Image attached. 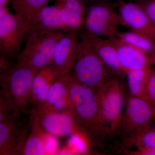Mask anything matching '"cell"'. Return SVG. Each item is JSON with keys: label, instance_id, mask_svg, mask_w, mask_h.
Here are the masks:
<instances>
[{"label": "cell", "instance_id": "6da1fadb", "mask_svg": "<svg viewBox=\"0 0 155 155\" xmlns=\"http://www.w3.org/2000/svg\"><path fill=\"white\" fill-rule=\"evenodd\" d=\"M109 72L90 45L80 38L69 74L79 83L96 91L110 79Z\"/></svg>", "mask_w": 155, "mask_h": 155}, {"label": "cell", "instance_id": "7a4b0ae2", "mask_svg": "<svg viewBox=\"0 0 155 155\" xmlns=\"http://www.w3.org/2000/svg\"><path fill=\"white\" fill-rule=\"evenodd\" d=\"M66 32H28L24 46L16 57L17 63L37 71L51 66L56 45Z\"/></svg>", "mask_w": 155, "mask_h": 155}, {"label": "cell", "instance_id": "3957f363", "mask_svg": "<svg viewBox=\"0 0 155 155\" xmlns=\"http://www.w3.org/2000/svg\"><path fill=\"white\" fill-rule=\"evenodd\" d=\"M37 72L26 65L17 63L1 73L2 96L19 110L25 107L32 99V83Z\"/></svg>", "mask_w": 155, "mask_h": 155}, {"label": "cell", "instance_id": "277c9868", "mask_svg": "<svg viewBox=\"0 0 155 155\" xmlns=\"http://www.w3.org/2000/svg\"><path fill=\"white\" fill-rule=\"evenodd\" d=\"M72 111L77 120L87 127L102 125L96 91L67 75Z\"/></svg>", "mask_w": 155, "mask_h": 155}, {"label": "cell", "instance_id": "5b68a950", "mask_svg": "<svg viewBox=\"0 0 155 155\" xmlns=\"http://www.w3.org/2000/svg\"><path fill=\"white\" fill-rule=\"evenodd\" d=\"M27 28L25 22L8 7L0 8L1 56L9 58L17 57L25 42Z\"/></svg>", "mask_w": 155, "mask_h": 155}, {"label": "cell", "instance_id": "8992f818", "mask_svg": "<svg viewBox=\"0 0 155 155\" xmlns=\"http://www.w3.org/2000/svg\"><path fill=\"white\" fill-rule=\"evenodd\" d=\"M121 25L117 9L107 2L97 3L87 8L84 31L107 38L115 37Z\"/></svg>", "mask_w": 155, "mask_h": 155}, {"label": "cell", "instance_id": "52a82bcc", "mask_svg": "<svg viewBox=\"0 0 155 155\" xmlns=\"http://www.w3.org/2000/svg\"><path fill=\"white\" fill-rule=\"evenodd\" d=\"M122 87L118 79H109L96 91L102 124L115 126L121 119L124 104Z\"/></svg>", "mask_w": 155, "mask_h": 155}, {"label": "cell", "instance_id": "ba28073f", "mask_svg": "<svg viewBox=\"0 0 155 155\" xmlns=\"http://www.w3.org/2000/svg\"><path fill=\"white\" fill-rule=\"evenodd\" d=\"M116 5L121 25L148 37L155 42V26L138 3L119 0Z\"/></svg>", "mask_w": 155, "mask_h": 155}, {"label": "cell", "instance_id": "9c48e42d", "mask_svg": "<svg viewBox=\"0 0 155 155\" xmlns=\"http://www.w3.org/2000/svg\"><path fill=\"white\" fill-rule=\"evenodd\" d=\"M35 116L45 132L57 137L69 136L80 130L76 123L77 119L71 111L39 109Z\"/></svg>", "mask_w": 155, "mask_h": 155}, {"label": "cell", "instance_id": "30bf717a", "mask_svg": "<svg viewBox=\"0 0 155 155\" xmlns=\"http://www.w3.org/2000/svg\"><path fill=\"white\" fill-rule=\"evenodd\" d=\"M80 41L77 32L67 31L56 45L51 65L60 75L71 72Z\"/></svg>", "mask_w": 155, "mask_h": 155}, {"label": "cell", "instance_id": "8fae6325", "mask_svg": "<svg viewBox=\"0 0 155 155\" xmlns=\"http://www.w3.org/2000/svg\"><path fill=\"white\" fill-rule=\"evenodd\" d=\"M155 118V108L144 97L131 96L126 104L125 123L129 130L148 127Z\"/></svg>", "mask_w": 155, "mask_h": 155}, {"label": "cell", "instance_id": "7c38bea8", "mask_svg": "<svg viewBox=\"0 0 155 155\" xmlns=\"http://www.w3.org/2000/svg\"><path fill=\"white\" fill-rule=\"evenodd\" d=\"M79 37L90 45L109 71L118 75L124 74L119 64L117 50L111 39L97 36L85 31Z\"/></svg>", "mask_w": 155, "mask_h": 155}, {"label": "cell", "instance_id": "4fadbf2b", "mask_svg": "<svg viewBox=\"0 0 155 155\" xmlns=\"http://www.w3.org/2000/svg\"><path fill=\"white\" fill-rule=\"evenodd\" d=\"M110 39L116 47L119 64L124 73L151 67L152 60L145 53L122 41L116 36Z\"/></svg>", "mask_w": 155, "mask_h": 155}, {"label": "cell", "instance_id": "5bb4252c", "mask_svg": "<svg viewBox=\"0 0 155 155\" xmlns=\"http://www.w3.org/2000/svg\"><path fill=\"white\" fill-rule=\"evenodd\" d=\"M27 33H46L65 31L60 17V9L57 4L46 5L40 9L31 17L26 25Z\"/></svg>", "mask_w": 155, "mask_h": 155}, {"label": "cell", "instance_id": "9a60e30c", "mask_svg": "<svg viewBox=\"0 0 155 155\" xmlns=\"http://www.w3.org/2000/svg\"><path fill=\"white\" fill-rule=\"evenodd\" d=\"M61 22L66 31L78 33L84 27L87 8L79 0H57Z\"/></svg>", "mask_w": 155, "mask_h": 155}, {"label": "cell", "instance_id": "2e32d148", "mask_svg": "<svg viewBox=\"0 0 155 155\" xmlns=\"http://www.w3.org/2000/svg\"><path fill=\"white\" fill-rule=\"evenodd\" d=\"M60 76L51 65L36 72L32 83L31 101L38 104L39 107L44 105L51 87Z\"/></svg>", "mask_w": 155, "mask_h": 155}, {"label": "cell", "instance_id": "e0dca14e", "mask_svg": "<svg viewBox=\"0 0 155 155\" xmlns=\"http://www.w3.org/2000/svg\"><path fill=\"white\" fill-rule=\"evenodd\" d=\"M67 75H61L55 81L49 91L45 104L39 109L63 107L70 103Z\"/></svg>", "mask_w": 155, "mask_h": 155}, {"label": "cell", "instance_id": "ac0fdd59", "mask_svg": "<svg viewBox=\"0 0 155 155\" xmlns=\"http://www.w3.org/2000/svg\"><path fill=\"white\" fill-rule=\"evenodd\" d=\"M116 37L122 41L145 53L155 63V42L148 37L129 31L118 32Z\"/></svg>", "mask_w": 155, "mask_h": 155}, {"label": "cell", "instance_id": "d6986e66", "mask_svg": "<svg viewBox=\"0 0 155 155\" xmlns=\"http://www.w3.org/2000/svg\"><path fill=\"white\" fill-rule=\"evenodd\" d=\"M33 119L31 131L24 143L22 153L25 155H46L44 144L45 131L39 123L36 116Z\"/></svg>", "mask_w": 155, "mask_h": 155}, {"label": "cell", "instance_id": "ffe728a7", "mask_svg": "<svg viewBox=\"0 0 155 155\" xmlns=\"http://www.w3.org/2000/svg\"><path fill=\"white\" fill-rule=\"evenodd\" d=\"M152 67H145L126 73L127 86L131 96L144 97L147 83Z\"/></svg>", "mask_w": 155, "mask_h": 155}, {"label": "cell", "instance_id": "44dd1931", "mask_svg": "<svg viewBox=\"0 0 155 155\" xmlns=\"http://www.w3.org/2000/svg\"><path fill=\"white\" fill-rule=\"evenodd\" d=\"M50 0H11V8L14 14L26 25L31 17L40 9L47 5Z\"/></svg>", "mask_w": 155, "mask_h": 155}, {"label": "cell", "instance_id": "7402d4cb", "mask_svg": "<svg viewBox=\"0 0 155 155\" xmlns=\"http://www.w3.org/2000/svg\"><path fill=\"white\" fill-rule=\"evenodd\" d=\"M16 128L14 120L0 122V151L1 154L15 153Z\"/></svg>", "mask_w": 155, "mask_h": 155}, {"label": "cell", "instance_id": "603a6c76", "mask_svg": "<svg viewBox=\"0 0 155 155\" xmlns=\"http://www.w3.org/2000/svg\"><path fill=\"white\" fill-rule=\"evenodd\" d=\"M67 149L70 154H84L88 150V143L86 137L79 130L69 136Z\"/></svg>", "mask_w": 155, "mask_h": 155}, {"label": "cell", "instance_id": "cb8c5ba5", "mask_svg": "<svg viewBox=\"0 0 155 155\" xmlns=\"http://www.w3.org/2000/svg\"><path fill=\"white\" fill-rule=\"evenodd\" d=\"M134 140L138 148H148L155 149V127L148 126L139 130Z\"/></svg>", "mask_w": 155, "mask_h": 155}, {"label": "cell", "instance_id": "d4e9b609", "mask_svg": "<svg viewBox=\"0 0 155 155\" xmlns=\"http://www.w3.org/2000/svg\"><path fill=\"white\" fill-rule=\"evenodd\" d=\"M57 137L45 131L44 134V144L46 155L58 153V141Z\"/></svg>", "mask_w": 155, "mask_h": 155}, {"label": "cell", "instance_id": "484cf974", "mask_svg": "<svg viewBox=\"0 0 155 155\" xmlns=\"http://www.w3.org/2000/svg\"><path fill=\"white\" fill-rule=\"evenodd\" d=\"M144 98L155 108V69L153 68L147 83Z\"/></svg>", "mask_w": 155, "mask_h": 155}, {"label": "cell", "instance_id": "4316f807", "mask_svg": "<svg viewBox=\"0 0 155 155\" xmlns=\"http://www.w3.org/2000/svg\"><path fill=\"white\" fill-rule=\"evenodd\" d=\"M142 7L155 26V0H142L136 2Z\"/></svg>", "mask_w": 155, "mask_h": 155}, {"label": "cell", "instance_id": "83f0119b", "mask_svg": "<svg viewBox=\"0 0 155 155\" xmlns=\"http://www.w3.org/2000/svg\"><path fill=\"white\" fill-rule=\"evenodd\" d=\"M137 153L139 155H155V149L148 148H138V151Z\"/></svg>", "mask_w": 155, "mask_h": 155}, {"label": "cell", "instance_id": "f1b7e54d", "mask_svg": "<svg viewBox=\"0 0 155 155\" xmlns=\"http://www.w3.org/2000/svg\"><path fill=\"white\" fill-rule=\"evenodd\" d=\"M79 1L83 3L87 8L90 6L97 3L107 2V0H79Z\"/></svg>", "mask_w": 155, "mask_h": 155}, {"label": "cell", "instance_id": "f546056e", "mask_svg": "<svg viewBox=\"0 0 155 155\" xmlns=\"http://www.w3.org/2000/svg\"><path fill=\"white\" fill-rule=\"evenodd\" d=\"M11 0H0V8L7 7L8 4L10 3Z\"/></svg>", "mask_w": 155, "mask_h": 155}, {"label": "cell", "instance_id": "4dcf8cb0", "mask_svg": "<svg viewBox=\"0 0 155 155\" xmlns=\"http://www.w3.org/2000/svg\"><path fill=\"white\" fill-rule=\"evenodd\" d=\"M140 1H142V0H132V1H133V2H138Z\"/></svg>", "mask_w": 155, "mask_h": 155}, {"label": "cell", "instance_id": "1f68e13d", "mask_svg": "<svg viewBox=\"0 0 155 155\" xmlns=\"http://www.w3.org/2000/svg\"><path fill=\"white\" fill-rule=\"evenodd\" d=\"M129 1H132V2H133V1H132V0H129Z\"/></svg>", "mask_w": 155, "mask_h": 155}, {"label": "cell", "instance_id": "d6a6232c", "mask_svg": "<svg viewBox=\"0 0 155 155\" xmlns=\"http://www.w3.org/2000/svg\"></svg>", "mask_w": 155, "mask_h": 155}]
</instances>
